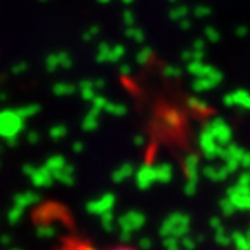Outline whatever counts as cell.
Listing matches in <instances>:
<instances>
[{"instance_id":"6da1fadb","label":"cell","mask_w":250,"mask_h":250,"mask_svg":"<svg viewBox=\"0 0 250 250\" xmlns=\"http://www.w3.org/2000/svg\"><path fill=\"white\" fill-rule=\"evenodd\" d=\"M23 127V120L18 113H2L0 115V136L12 137L20 132Z\"/></svg>"},{"instance_id":"7a4b0ae2","label":"cell","mask_w":250,"mask_h":250,"mask_svg":"<svg viewBox=\"0 0 250 250\" xmlns=\"http://www.w3.org/2000/svg\"><path fill=\"white\" fill-rule=\"evenodd\" d=\"M54 250H137V249H132V247H125V245H120V247H109V249H98L96 245L89 242H83V240H64L59 247H56Z\"/></svg>"},{"instance_id":"3957f363","label":"cell","mask_w":250,"mask_h":250,"mask_svg":"<svg viewBox=\"0 0 250 250\" xmlns=\"http://www.w3.org/2000/svg\"><path fill=\"white\" fill-rule=\"evenodd\" d=\"M64 134H66V129H64L62 125H61V127H58V129H52V130H51V136H52V137H56V139H59V137L64 136Z\"/></svg>"},{"instance_id":"277c9868","label":"cell","mask_w":250,"mask_h":250,"mask_svg":"<svg viewBox=\"0 0 250 250\" xmlns=\"http://www.w3.org/2000/svg\"><path fill=\"white\" fill-rule=\"evenodd\" d=\"M99 2H103V4H106V2H109V0H99Z\"/></svg>"},{"instance_id":"5b68a950","label":"cell","mask_w":250,"mask_h":250,"mask_svg":"<svg viewBox=\"0 0 250 250\" xmlns=\"http://www.w3.org/2000/svg\"><path fill=\"white\" fill-rule=\"evenodd\" d=\"M122 2H127V4H129V2H132V0H122Z\"/></svg>"}]
</instances>
